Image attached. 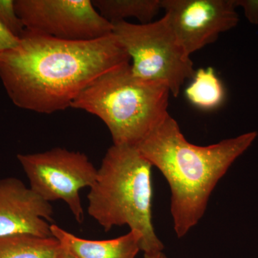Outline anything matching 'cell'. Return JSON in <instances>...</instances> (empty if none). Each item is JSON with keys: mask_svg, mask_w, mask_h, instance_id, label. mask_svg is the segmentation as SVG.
<instances>
[{"mask_svg": "<svg viewBox=\"0 0 258 258\" xmlns=\"http://www.w3.org/2000/svg\"><path fill=\"white\" fill-rule=\"evenodd\" d=\"M130 61L113 33L67 41L25 30L18 46L0 54V80L15 106L50 114L71 107L95 80Z\"/></svg>", "mask_w": 258, "mask_h": 258, "instance_id": "1", "label": "cell"}, {"mask_svg": "<svg viewBox=\"0 0 258 258\" xmlns=\"http://www.w3.org/2000/svg\"><path fill=\"white\" fill-rule=\"evenodd\" d=\"M256 132L210 146L189 143L170 115L137 146L167 180L171 214L179 238L200 222L215 186L232 164L253 143Z\"/></svg>", "mask_w": 258, "mask_h": 258, "instance_id": "2", "label": "cell"}, {"mask_svg": "<svg viewBox=\"0 0 258 258\" xmlns=\"http://www.w3.org/2000/svg\"><path fill=\"white\" fill-rule=\"evenodd\" d=\"M152 168L138 147L113 144L88 195V215L105 231L127 225L138 232L144 254L164 247L152 224Z\"/></svg>", "mask_w": 258, "mask_h": 258, "instance_id": "3", "label": "cell"}, {"mask_svg": "<svg viewBox=\"0 0 258 258\" xmlns=\"http://www.w3.org/2000/svg\"><path fill=\"white\" fill-rule=\"evenodd\" d=\"M165 85L134 76L130 63L95 80L71 105L104 122L115 145L137 147L169 115Z\"/></svg>", "mask_w": 258, "mask_h": 258, "instance_id": "4", "label": "cell"}, {"mask_svg": "<svg viewBox=\"0 0 258 258\" xmlns=\"http://www.w3.org/2000/svg\"><path fill=\"white\" fill-rule=\"evenodd\" d=\"M113 34L130 57L136 77L161 83L173 96H179L185 81L195 72L190 56L185 52L169 25L167 17L148 24L116 22Z\"/></svg>", "mask_w": 258, "mask_h": 258, "instance_id": "5", "label": "cell"}, {"mask_svg": "<svg viewBox=\"0 0 258 258\" xmlns=\"http://www.w3.org/2000/svg\"><path fill=\"white\" fill-rule=\"evenodd\" d=\"M30 187L44 200H62L79 223L84 220L80 191L91 187L98 169L83 153L62 148L18 155Z\"/></svg>", "mask_w": 258, "mask_h": 258, "instance_id": "6", "label": "cell"}, {"mask_svg": "<svg viewBox=\"0 0 258 258\" xmlns=\"http://www.w3.org/2000/svg\"><path fill=\"white\" fill-rule=\"evenodd\" d=\"M25 30L67 41H90L113 33L91 0H15Z\"/></svg>", "mask_w": 258, "mask_h": 258, "instance_id": "7", "label": "cell"}, {"mask_svg": "<svg viewBox=\"0 0 258 258\" xmlns=\"http://www.w3.org/2000/svg\"><path fill=\"white\" fill-rule=\"evenodd\" d=\"M161 8L189 56L216 41L239 22L235 0H161Z\"/></svg>", "mask_w": 258, "mask_h": 258, "instance_id": "8", "label": "cell"}, {"mask_svg": "<svg viewBox=\"0 0 258 258\" xmlns=\"http://www.w3.org/2000/svg\"><path fill=\"white\" fill-rule=\"evenodd\" d=\"M53 208L21 180L0 179V236L30 234L52 237Z\"/></svg>", "mask_w": 258, "mask_h": 258, "instance_id": "9", "label": "cell"}, {"mask_svg": "<svg viewBox=\"0 0 258 258\" xmlns=\"http://www.w3.org/2000/svg\"><path fill=\"white\" fill-rule=\"evenodd\" d=\"M50 232L64 252L75 258H135L141 251L142 236L133 230L106 240L81 238L55 224L50 225Z\"/></svg>", "mask_w": 258, "mask_h": 258, "instance_id": "10", "label": "cell"}, {"mask_svg": "<svg viewBox=\"0 0 258 258\" xmlns=\"http://www.w3.org/2000/svg\"><path fill=\"white\" fill-rule=\"evenodd\" d=\"M62 252L60 242L53 236H0V258H57Z\"/></svg>", "mask_w": 258, "mask_h": 258, "instance_id": "11", "label": "cell"}, {"mask_svg": "<svg viewBox=\"0 0 258 258\" xmlns=\"http://www.w3.org/2000/svg\"><path fill=\"white\" fill-rule=\"evenodd\" d=\"M93 6L111 23L134 18L141 24L152 23L161 8V0H93Z\"/></svg>", "mask_w": 258, "mask_h": 258, "instance_id": "12", "label": "cell"}, {"mask_svg": "<svg viewBox=\"0 0 258 258\" xmlns=\"http://www.w3.org/2000/svg\"><path fill=\"white\" fill-rule=\"evenodd\" d=\"M193 79L186 88V96L194 106L203 110H212L223 103L225 89L212 68L199 69Z\"/></svg>", "mask_w": 258, "mask_h": 258, "instance_id": "13", "label": "cell"}, {"mask_svg": "<svg viewBox=\"0 0 258 258\" xmlns=\"http://www.w3.org/2000/svg\"><path fill=\"white\" fill-rule=\"evenodd\" d=\"M0 22L19 39L25 32V27L17 13L15 0H0Z\"/></svg>", "mask_w": 258, "mask_h": 258, "instance_id": "14", "label": "cell"}, {"mask_svg": "<svg viewBox=\"0 0 258 258\" xmlns=\"http://www.w3.org/2000/svg\"><path fill=\"white\" fill-rule=\"evenodd\" d=\"M236 8L242 7L249 23L258 25V0H235Z\"/></svg>", "mask_w": 258, "mask_h": 258, "instance_id": "15", "label": "cell"}, {"mask_svg": "<svg viewBox=\"0 0 258 258\" xmlns=\"http://www.w3.org/2000/svg\"><path fill=\"white\" fill-rule=\"evenodd\" d=\"M20 39L15 37L0 22V54L18 46Z\"/></svg>", "mask_w": 258, "mask_h": 258, "instance_id": "16", "label": "cell"}, {"mask_svg": "<svg viewBox=\"0 0 258 258\" xmlns=\"http://www.w3.org/2000/svg\"><path fill=\"white\" fill-rule=\"evenodd\" d=\"M144 258H168L166 257V254L163 252V251L160 252H151V253L144 254Z\"/></svg>", "mask_w": 258, "mask_h": 258, "instance_id": "17", "label": "cell"}, {"mask_svg": "<svg viewBox=\"0 0 258 258\" xmlns=\"http://www.w3.org/2000/svg\"><path fill=\"white\" fill-rule=\"evenodd\" d=\"M57 258H75L71 256V254H68L67 252H64L63 249H62V252H61L60 254H59L58 257Z\"/></svg>", "mask_w": 258, "mask_h": 258, "instance_id": "18", "label": "cell"}]
</instances>
